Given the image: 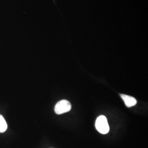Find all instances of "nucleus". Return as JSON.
I'll list each match as a JSON object with an SVG mask.
<instances>
[{
    "label": "nucleus",
    "mask_w": 148,
    "mask_h": 148,
    "mask_svg": "<svg viewBox=\"0 0 148 148\" xmlns=\"http://www.w3.org/2000/svg\"><path fill=\"white\" fill-rule=\"evenodd\" d=\"M71 105L69 101L62 100L58 101L55 106L54 111L57 114L60 115L68 112L71 110Z\"/></svg>",
    "instance_id": "obj_2"
},
{
    "label": "nucleus",
    "mask_w": 148,
    "mask_h": 148,
    "mask_svg": "<svg viewBox=\"0 0 148 148\" xmlns=\"http://www.w3.org/2000/svg\"><path fill=\"white\" fill-rule=\"evenodd\" d=\"M95 128L101 134H105L109 132L110 128L106 117L104 115L98 117L95 121Z\"/></svg>",
    "instance_id": "obj_1"
},
{
    "label": "nucleus",
    "mask_w": 148,
    "mask_h": 148,
    "mask_svg": "<svg viewBox=\"0 0 148 148\" xmlns=\"http://www.w3.org/2000/svg\"><path fill=\"white\" fill-rule=\"evenodd\" d=\"M7 129V124L3 116L0 115V133L5 132Z\"/></svg>",
    "instance_id": "obj_4"
},
{
    "label": "nucleus",
    "mask_w": 148,
    "mask_h": 148,
    "mask_svg": "<svg viewBox=\"0 0 148 148\" xmlns=\"http://www.w3.org/2000/svg\"><path fill=\"white\" fill-rule=\"evenodd\" d=\"M120 96L123 101L125 102V105L128 108L132 107L137 104V100L133 97L123 94H121Z\"/></svg>",
    "instance_id": "obj_3"
}]
</instances>
